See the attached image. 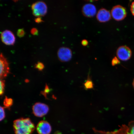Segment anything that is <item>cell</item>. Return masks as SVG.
<instances>
[{"mask_svg": "<svg viewBox=\"0 0 134 134\" xmlns=\"http://www.w3.org/2000/svg\"><path fill=\"white\" fill-rule=\"evenodd\" d=\"M13 127L15 134H32L35 127L29 118H21L15 120Z\"/></svg>", "mask_w": 134, "mask_h": 134, "instance_id": "obj_1", "label": "cell"}, {"mask_svg": "<svg viewBox=\"0 0 134 134\" xmlns=\"http://www.w3.org/2000/svg\"><path fill=\"white\" fill-rule=\"evenodd\" d=\"M31 9L34 15L37 17L44 16L47 12V6L43 1H38L34 3L32 5Z\"/></svg>", "mask_w": 134, "mask_h": 134, "instance_id": "obj_2", "label": "cell"}, {"mask_svg": "<svg viewBox=\"0 0 134 134\" xmlns=\"http://www.w3.org/2000/svg\"><path fill=\"white\" fill-rule=\"evenodd\" d=\"M112 17L116 21L123 20L127 16V12L125 8L120 5L114 6L111 10Z\"/></svg>", "mask_w": 134, "mask_h": 134, "instance_id": "obj_3", "label": "cell"}, {"mask_svg": "<svg viewBox=\"0 0 134 134\" xmlns=\"http://www.w3.org/2000/svg\"><path fill=\"white\" fill-rule=\"evenodd\" d=\"M49 108L48 105L41 103H37L33 105V113L35 116L42 117L44 116L49 111Z\"/></svg>", "mask_w": 134, "mask_h": 134, "instance_id": "obj_4", "label": "cell"}, {"mask_svg": "<svg viewBox=\"0 0 134 134\" xmlns=\"http://www.w3.org/2000/svg\"><path fill=\"white\" fill-rule=\"evenodd\" d=\"M116 55L120 60L124 61H127L131 57V50L127 46H120L117 50Z\"/></svg>", "mask_w": 134, "mask_h": 134, "instance_id": "obj_5", "label": "cell"}, {"mask_svg": "<svg viewBox=\"0 0 134 134\" xmlns=\"http://www.w3.org/2000/svg\"><path fill=\"white\" fill-rule=\"evenodd\" d=\"M72 52L70 48L66 47H62L58 51L59 59L62 62H66L70 61L72 57Z\"/></svg>", "mask_w": 134, "mask_h": 134, "instance_id": "obj_6", "label": "cell"}, {"mask_svg": "<svg viewBox=\"0 0 134 134\" xmlns=\"http://www.w3.org/2000/svg\"><path fill=\"white\" fill-rule=\"evenodd\" d=\"M9 64L6 59L0 53V78L5 77L9 72Z\"/></svg>", "mask_w": 134, "mask_h": 134, "instance_id": "obj_7", "label": "cell"}, {"mask_svg": "<svg viewBox=\"0 0 134 134\" xmlns=\"http://www.w3.org/2000/svg\"><path fill=\"white\" fill-rule=\"evenodd\" d=\"M1 38L3 42L8 46L14 44L16 41L14 34L12 32L8 30H5L1 33Z\"/></svg>", "mask_w": 134, "mask_h": 134, "instance_id": "obj_8", "label": "cell"}, {"mask_svg": "<svg viewBox=\"0 0 134 134\" xmlns=\"http://www.w3.org/2000/svg\"><path fill=\"white\" fill-rule=\"evenodd\" d=\"M36 129L38 134H50L52 131V127L50 124L43 120L38 123Z\"/></svg>", "mask_w": 134, "mask_h": 134, "instance_id": "obj_9", "label": "cell"}, {"mask_svg": "<svg viewBox=\"0 0 134 134\" xmlns=\"http://www.w3.org/2000/svg\"><path fill=\"white\" fill-rule=\"evenodd\" d=\"M82 13L87 18H92L96 15L97 9L96 7L93 4H85L82 8Z\"/></svg>", "mask_w": 134, "mask_h": 134, "instance_id": "obj_10", "label": "cell"}, {"mask_svg": "<svg viewBox=\"0 0 134 134\" xmlns=\"http://www.w3.org/2000/svg\"><path fill=\"white\" fill-rule=\"evenodd\" d=\"M96 18L98 21L100 23L107 22L111 19V14L108 10L102 8L97 13Z\"/></svg>", "mask_w": 134, "mask_h": 134, "instance_id": "obj_11", "label": "cell"}, {"mask_svg": "<svg viewBox=\"0 0 134 134\" xmlns=\"http://www.w3.org/2000/svg\"><path fill=\"white\" fill-rule=\"evenodd\" d=\"M85 87L86 90L91 89L93 87V82L88 77L87 81L84 83Z\"/></svg>", "mask_w": 134, "mask_h": 134, "instance_id": "obj_12", "label": "cell"}, {"mask_svg": "<svg viewBox=\"0 0 134 134\" xmlns=\"http://www.w3.org/2000/svg\"><path fill=\"white\" fill-rule=\"evenodd\" d=\"M4 104L5 108H9L13 104V100L11 98L6 97L4 100Z\"/></svg>", "mask_w": 134, "mask_h": 134, "instance_id": "obj_13", "label": "cell"}, {"mask_svg": "<svg viewBox=\"0 0 134 134\" xmlns=\"http://www.w3.org/2000/svg\"><path fill=\"white\" fill-rule=\"evenodd\" d=\"M5 86L4 80L0 78V95L3 94L4 92Z\"/></svg>", "mask_w": 134, "mask_h": 134, "instance_id": "obj_14", "label": "cell"}, {"mask_svg": "<svg viewBox=\"0 0 134 134\" xmlns=\"http://www.w3.org/2000/svg\"><path fill=\"white\" fill-rule=\"evenodd\" d=\"M5 116L4 108L0 106V121L4 119Z\"/></svg>", "mask_w": 134, "mask_h": 134, "instance_id": "obj_15", "label": "cell"}, {"mask_svg": "<svg viewBox=\"0 0 134 134\" xmlns=\"http://www.w3.org/2000/svg\"><path fill=\"white\" fill-rule=\"evenodd\" d=\"M44 65L42 63L38 62L36 65V68L40 71H41L43 70L44 68Z\"/></svg>", "mask_w": 134, "mask_h": 134, "instance_id": "obj_16", "label": "cell"}, {"mask_svg": "<svg viewBox=\"0 0 134 134\" xmlns=\"http://www.w3.org/2000/svg\"><path fill=\"white\" fill-rule=\"evenodd\" d=\"M25 35V32L23 29L18 30L17 31V35L19 37H22Z\"/></svg>", "mask_w": 134, "mask_h": 134, "instance_id": "obj_17", "label": "cell"}, {"mask_svg": "<svg viewBox=\"0 0 134 134\" xmlns=\"http://www.w3.org/2000/svg\"><path fill=\"white\" fill-rule=\"evenodd\" d=\"M120 63L119 60L118 58L116 57H115L112 61V65L113 66H115V65L118 64Z\"/></svg>", "mask_w": 134, "mask_h": 134, "instance_id": "obj_18", "label": "cell"}, {"mask_svg": "<svg viewBox=\"0 0 134 134\" xmlns=\"http://www.w3.org/2000/svg\"><path fill=\"white\" fill-rule=\"evenodd\" d=\"M31 33L33 35H37L38 33V30L36 28H33L31 30Z\"/></svg>", "mask_w": 134, "mask_h": 134, "instance_id": "obj_19", "label": "cell"}, {"mask_svg": "<svg viewBox=\"0 0 134 134\" xmlns=\"http://www.w3.org/2000/svg\"><path fill=\"white\" fill-rule=\"evenodd\" d=\"M130 10L132 15L134 16V1L132 2L130 6Z\"/></svg>", "mask_w": 134, "mask_h": 134, "instance_id": "obj_20", "label": "cell"}, {"mask_svg": "<svg viewBox=\"0 0 134 134\" xmlns=\"http://www.w3.org/2000/svg\"><path fill=\"white\" fill-rule=\"evenodd\" d=\"M81 44L83 46H86L88 44V42L87 40H83L81 41Z\"/></svg>", "mask_w": 134, "mask_h": 134, "instance_id": "obj_21", "label": "cell"}, {"mask_svg": "<svg viewBox=\"0 0 134 134\" xmlns=\"http://www.w3.org/2000/svg\"><path fill=\"white\" fill-rule=\"evenodd\" d=\"M35 21L37 23H40L42 22V20L41 17H37L35 19Z\"/></svg>", "mask_w": 134, "mask_h": 134, "instance_id": "obj_22", "label": "cell"}, {"mask_svg": "<svg viewBox=\"0 0 134 134\" xmlns=\"http://www.w3.org/2000/svg\"><path fill=\"white\" fill-rule=\"evenodd\" d=\"M133 87L134 88V80L133 81Z\"/></svg>", "mask_w": 134, "mask_h": 134, "instance_id": "obj_23", "label": "cell"}]
</instances>
